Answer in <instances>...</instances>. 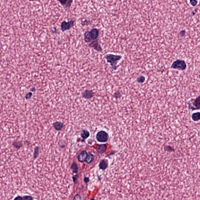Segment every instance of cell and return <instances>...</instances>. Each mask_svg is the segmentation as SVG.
Listing matches in <instances>:
<instances>
[{
  "mask_svg": "<svg viewBox=\"0 0 200 200\" xmlns=\"http://www.w3.org/2000/svg\"><path fill=\"white\" fill-rule=\"evenodd\" d=\"M104 58L107 62L109 63L111 66L112 69L116 70L118 67L116 66L117 62L122 58V57L121 55L108 54L106 55Z\"/></svg>",
  "mask_w": 200,
  "mask_h": 200,
  "instance_id": "obj_1",
  "label": "cell"
},
{
  "mask_svg": "<svg viewBox=\"0 0 200 200\" xmlns=\"http://www.w3.org/2000/svg\"><path fill=\"white\" fill-rule=\"evenodd\" d=\"M96 138L99 142H106L108 139V135L106 132L101 131L97 134Z\"/></svg>",
  "mask_w": 200,
  "mask_h": 200,
  "instance_id": "obj_2",
  "label": "cell"
},
{
  "mask_svg": "<svg viewBox=\"0 0 200 200\" xmlns=\"http://www.w3.org/2000/svg\"><path fill=\"white\" fill-rule=\"evenodd\" d=\"M74 20H70V21L67 22L63 21L61 24V30L63 32L69 30L74 26Z\"/></svg>",
  "mask_w": 200,
  "mask_h": 200,
  "instance_id": "obj_3",
  "label": "cell"
},
{
  "mask_svg": "<svg viewBox=\"0 0 200 200\" xmlns=\"http://www.w3.org/2000/svg\"><path fill=\"white\" fill-rule=\"evenodd\" d=\"M189 108L193 110L200 109V95L193 100V101L190 104Z\"/></svg>",
  "mask_w": 200,
  "mask_h": 200,
  "instance_id": "obj_4",
  "label": "cell"
},
{
  "mask_svg": "<svg viewBox=\"0 0 200 200\" xmlns=\"http://www.w3.org/2000/svg\"><path fill=\"white\" fill-rule=\"evenodd\" d=\"M89 46L90 47L93 48L94 49L96 50L97 52H100L102 51V48L99 43L98 40H95L91 42V43L89 44Z\"/></svg>",
  "mask_w": 200,
  "mask_h": 200,
  "instance_id": "obj_5",
  "label": "cell"
},
{
  "mask_svg": "<svg viewBox=\"0 0 200 200\" xmlns=\"http://www.w3.org/2000/svg\"><path fill=\"white\" fill-rule=\"evenodd\" d=\"M82 97L85 99H89L92 98L94 96V93L92 90H87L84 91L82 94Z\"/></svg>",
  "mask_w": 200,
  "mask_h": 200,
  "instance_id": "obj_6",
  "label": "cell"
},
{
  "mask_svg": "<svg viewBox=\"0 0 200 200\" xmlns=\"http://www.w3.org/2000/svg\"><path fill=\"white\" fill-rule=\"evenodd\" d=\"M87 153L86 151H82L78 155L77 158L78 161L80 162H83L85 161V159L87 158L88 156Z\"/></svg>",
  "mask_w": 200,
  "mask_h": 200,
  "instance_id": "obj_7",
  "label": "cell"
},
{
  "mask_svg": "<svg viewBox=\"0 0 200 200\" xmlns=\"http://www.w3.org/2000/svg\"><path fill=\"white\" fill-rule=\"evenodd\" d=\"M61 5L64 6L66 9H69L71 6L72 3L73 2L71 0H65V1H58Z\"/></svg>",
  "mask_w": 200,
  "mask_h": 200,
  "instance_id": "obj_8",
  "label": "cell"
},
{
  "mask_svg": "<svg viewBox=\"0 0 200 200\" xmlns=\"http://www.w3.org/2000/svg\"><path fill=\"white\" fill-rule=\"evenodd\" d=\"M91 36L92 40H97L99 37V31L96 28H94L92 29L90 31Z\"/></svg>",
  "mask_w": 200,
  "mask_h": 200,
  "instance_id": "obj_9",
  "label": "cell"
},
{
  "mask_svg": "<svg viewBox=\"0 0 200 200\" xmlns=\"http://www.w3.org/2000/svg\"><path fill=\"white\" fill-rule=\"evenodd\" d=\"M92 36H91V33L90 31H87L85 32L84 34V40L86 43L90 42L92 41Z\"/></svg>",
  "mask_w": 200,
  "mask_h": 200,
  "instance_id": "obj_10",
  "label": "cell"
},
{
  "mask_svg": "<svg viewBox=\"0 0 200 200\" xmlns=\"http://www.w3.org/2000/svg\"><path fill=\"white\" fill-rule=\"evenodd\" d=\"M107 149V146L105 144L99 145L97 148V150L98 153L102 154L106 151Z\"/></svg>",
  "mask_w": 200,
  "mask_h": 200,
  "instance_id": "obj_11",
  "label": "cell"
},
{
  "mask_svg": "<svg viewBox=\"0 0 200 200\" xmlns=\"http://www.w3.org/2000/svg\"><path fill=\"white\" fill-rule=\"evenodd\" d=\"M53 127L57 130H60L62 129L63 126V124L62 122H56L53 124Z\"/></svg>",
  "mask_w": 200,
  "mask_h": 200,
  "instance_id": "obj_12",
  "label": "cell"
},
{
  "mask_svg": "<svg viewBox=\"0 0 200 200\" xmlns=\"http://www.w3.org/2000/svg\"><path fill=\"white\" fill-rule=\"evenodd\" d=\"M192 119L194 121H197L200 120V112H198L194 113L191 116Z\"/></svg>",
  "mask_w": 200,
  "mask_h": 200,
  "instance_id": "obj_13",
  "label": "cell"
},
{
  "mask_svg": "<svg viewBox=\"0 0 200 200\" xmlns=\"http://www.w3.org/2000/svg\"><path fill=\"white\" fill-rule=\"evenodd\" d=\"M81 137L83 139H86L89 136V132L87 130H83L81 133Z\"/></svg>",
  "mask_w": 200,
  "mask_h": 200,
  "instance_id": "obj_14",
  "label": "cell"
},
{
  "mask_svg": "<svg viewBox=\"0 0 200 200\" xmlns=\"http://www.w3.org/2000/svg\"><path fill=\"white\" fill-rule=\"evenodd\" d=\"M94 159V156L93 154H90L89 155H88L87 158L85 159V162L87 163L90 164L92 163Z\"/></svg>",
  "mask_w": 200,
  "mask_h": 200,
  "instance_id": "obj_15",
  "label": "cell"
},
{
  "mask_svg": "<svg viewBox=\"0 0 200 200\" xmlns=\"http://www.w3.org/2000/svg\"><path fill=\"white\" fill-rule=\"evenodd\" d=\"M99 166L101 169H102V170L106 169L107 167V162L106 161L103 160L100 163Z\"/></svg>",
  "mask_w": 200,
  "mask_h": 200,
  "instance_id": "obj_16",
  "label": "cell"
},
{
  "mask_svg": "<svg viewBox=\"0 0 200 200\" xmlns=\"http://www.w3.org/2000/svg\"><path fill=\"white\" fill-rule=\"evenodd\" d=\"M146 78L143 75H141L136 79V81L139 83H143L145 82Z\"/></svg>",
  "mask_w": 200,
  "mask_h": 200,
  "instance_id": "obj_17",
  "label": "cell"
},
{
  "mask_svg": "<svg viewBox=\"0 0 200 200\" xmlns=\"http://www.w3.org/2000/svg\"><path fill=\"white\" fill-rule=\"evenodd\" d=\"M71 168L72 169V171L74 173H77L78 171V167H77V165L75 163H73L72 164V166H71Z\"/></svg>",
  "mask_w": 200,
  "mask_h": 200,
  "instance_id": "obj_18",
  "label": "cell"
},
{
  "mask_svg": "<svg viewBox=\"0 0 200 200\" xmlns=\"http://www.w3.org/2000/svg\"><path fill=\"white\" fill-rule=\"evenodd\" d=\"M73 200H81V198L80 196L79 195H76L75 196Z\"/></svg>",
  "mask_w": 200,
  "mask_h": 200,
  "instance_id": "obj_19",
  "label": "cell"
},
{
  "mask_svg": "<svg viewBox=\"0 0 200 200\" xmlns=\"http://www.w3.org/2000/svg\"><path fill=\"white\" fill-rule=\"evenodd\" d=\"M114 96L115 97H116V98H119V97H120L121 96V94H120V93L119 92H116Z\"/></svg>",
  "mask_w": 200,
  "mask_h": 200,
  "instance_id": "obj_20",
  "label": "cell"
},
{
  "mask_svg": "<svg viewBox=\"0 0 200 200\" xmlns=\"http://www.w3.org/2000/svg\"><path fill=\"white\" fill-rule=\"evenodd\" d=\"M32 93L31 92H29V93H27L26 95V96L25 97V98L26 99H30L32 96Z\"/></svg>",
  "mask_w": 200,
  "mask_h": 200,
  "instance_id": "obj_21",
  "label": "cell"
}]
</instances>
